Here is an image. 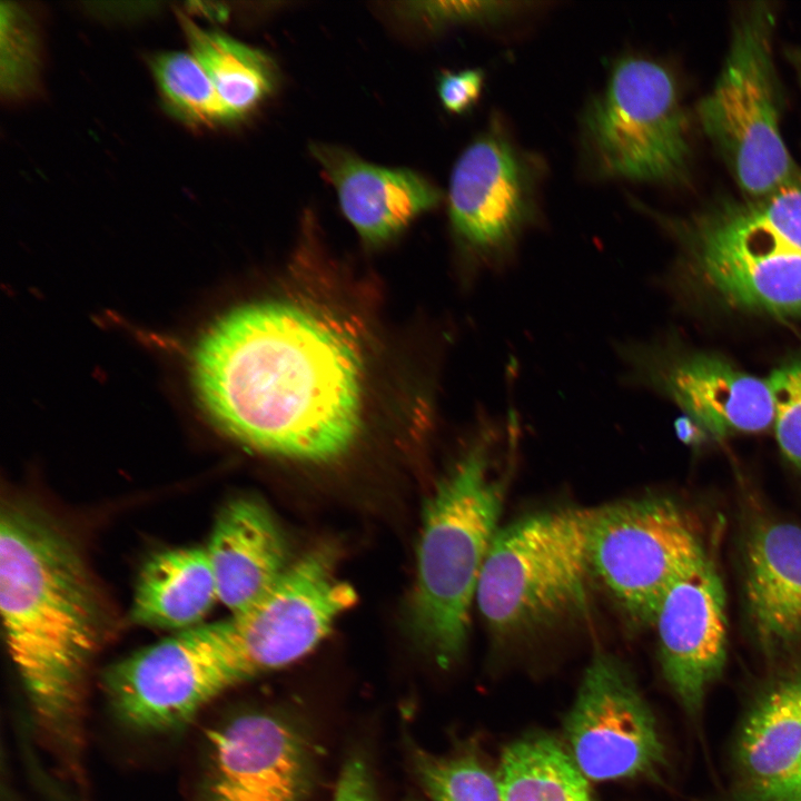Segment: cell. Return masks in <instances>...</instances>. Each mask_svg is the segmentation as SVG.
<instances>
[{
    "mask_svg": "<svg viewBox=\"0 0 801 801\" xmlns=\"http://www.w3.org/2000/svg\"><path fill=\"white\" fill-rule=\"evenodd\" d=\"M197 396L216 425L255 451L323 463L359 435L364 360L333 319L289 300L239 306L204 335Z\"/></svg>",
    "mask_w": 801,
    "mask_h": 801,
    "instance_id": "1",
    "label": "cell"
},
{
    "mask_svg": "<svg viewBox=\"0 0 801 801\" xmlns=\"http://www.w3.org/2000/svg\"><path fill=\"white\" fill-rule=\"evenodd\" d=\"M0 610L8 653L37 719L52 734H68L107 634V612L69 536L13 502L1 510Z\"/></svg>",
    "mask_w": 801,
    "mask_h": 801,
    "instance_id": "2",
    "label": "cell"
},
{
    "mask_svg": "<svg viewBox=\"0 0 801 801\" xmlns=\"http://www.w3.org/2000/svg\"><path fill=\"white\" fill-rule=\"evenodd\" d=\"M517 427L514 411L483 426L424 510L409 622L422 647L445 668L465 649L471 605L504 500L498 447Z\"/></svg>",
    "mask_w": 801,
    "mask_h": 801,
    "instance_id": "3",
    "label": "cell"
},
{
    "mask_svg": "<svg viewBox=\"0 0 801 801\" xmlns=\"http://www.w3.org/2000/svg\"><path fill=\"white\" fill-rule=\"evenodd\" d=\"M589 517L586 508L556 507L498 528L475 599L496 636H525L586 609Z\"/></svg>",
    "mask_w": 801,
    "mask_h": 801,
    "instance_id": "4",
    "label": "cell"
},
{
    "mask_svg": "<svg viewBox=\"0 0 801 801\" xmlns=\"http://www.w3.org/2000/svg\"><path fill=\"white\" fill-rule=\"evenodd\" d=\"M773 27V10L765 3L739 18L720 76L698 107L704 132L751 200L799 172L780 130Z\"/></svg>",
    "mask_w": 801,
    "mask_h": 801,
    "instance_id": "5",
    "label": "cell"
},
{
    "mask_svg": "<svg viewBox=\"0 0 801 801\" xmlns=\"http://www.w3.org/2000/svg\"><path fill=\"white\" fill-rule=\"evenodd\" d=\"M688 129L673 75L636 55L615 61L582 118L583 145L594 171L639 182L683 176L690 156Z\"/></svg>",
    "mask_w": 801,
    "mask_h": 801,
    "instance_id": "6",
    "label": "cell"
},
{
    "mask_svg": "<svg viewBox=\"0 0 801 801\" xmlns=\"http://www.w3.org/2000/svg\"><path fill=\"white\" fill-rule=\"evenodd\" d=\"M708 553L691 515L669 498L623 500L590 510L591 576L632 626L654 624L668 592Z\"/></svg>",
    "mask_w": 801,
    "mask_h": 801,
    "instance_id": "7",
    "label": "cell"
},
{
    "mask_svg": "<svg viewBox=\"0 0 801 801\" xmlns=\"http://www.w3.org/2000/svg\"><path fill=\"white\" fill-rule=\"evenodd\" d=\"M246 681L229 617L178 631L117 662L105 675L118 715L149 731L185 725L218 695Z\"/></svg>",
    "mask_w": 801,
    "mask_h": 801,
    "instance_id": "8",
    "label": "cell"
},
{
    "mask_svg": "<svg viewBox=\"0 0 801 801\" xmlns=\"http://www.w3.org/2000/svg\"><path fill=\"white\" fill-rule=\"evenodd\" d=\"M540 167L500 123L461 154L448 187L453 231L481 269L497 271L513 258L537 216Z\"/></svg>",
    "mask_w": 801,
    "mask_h": 801,
    "instance_id": "9",
    "label": "cell"
},
{
    "mask_svg": "<svg viewBox=\"0 0 801 801\" xmlns=\"http://www.w3.org/2000/svg\"><path fill=\"white\" fill-rule=\"evenodd\" d=\"M564 732L586 779L652 778L666 765L655 718L631 671L604 651L585 669Z\"/></svg>",
    "mask_w": 801,
    "mask_h": 801,
    "instance_id": "10",
    "label": "cell"
},
{
    "mask_svg": "<svg viewBox=\"0 0 801 801\" xmlns=\"http://www.w3.org/2000/svg\"><path fill=\"white\" fill-rule=\"evenodd\" d=\"M678 231L699 276L728 303L801 316V253L745 205H726Z\"/></svg>",
    "mask_w": 801,
    "mask_h": 801,
    "instance_id": "11",
    "label": "cell"
},
{
    "mask_svg": "<svg viewBox=\"0 0 801 801\" xmlns=\"http://www.w3.org/2000/svg\"><path fill=\"white\" fill-rule=\"evenodd\" d=\"M630 387H647L674 400L700 428L719 436L759 432L774 424L768 384L720 357L669 352L657 345L624 340L616 346Z\"/></svg>",
    "mask_w": 801,
    "mask_h": 801,
    "instance_id": "12",
    "label": "cell"
},
{
    "mask_svg": "<svg viewBox=\"0 0 801 801\" xmlns=\"http://www.w3.org/2000/svg\"><path fill=\"white\" fill-rule=\"evenodd\" d=\"M202 801H306L315 779L310 741L270 712L235 716L211 731Z\"/></svg>",
    "mask_w": 801,
    "mask_h": 801,
    "instance_id": "13",
    "label": "cell"
},
{
    "mask_svg": "<svg viewBox=\"0 0 801 801\" xmlns=\"http://www.w3.org/2000/svg\"><path fill=\"white\" fill-rule=\"evenodd\" d=\"M654 625L663 678L686 715L696 720L726 662L725 593L710 552L671 587Z\"/></svg>",
    "mask_w": 801,
    "mask_h": 801,
    "instance_id": "14",
    "label": "cell"
},
{
    "mask_svg": "<svg viewBox=\"0 0 801 801\" xmlns=\"http://www.w3.org/2000/svg\"><path fill=\"white\" fill-rule=\"evenodd\" d=\"M801 772V668L749 704L730 753L726 789L710 801H790Z\"/></svg>",
    "mask_w": 801,
    "mask_h": 801,
    "instance_id": "15",
    "label": "cell"
},
{
    "mask_svg": "<svg viewBox=\"0 0 801 801\" xmlns=\"http://www.w3.org/2000/svg\"><path fill=\"white\" fill-rule=\"evenodd\" d=\"M744 597L753 639L772 663L801 654V526L755 525L744 544Z\"/></svg>",
    "mask_w": 801,
    "mask_h": 801,
    "instance_id": "16",
    "label": "cell"
},
{
    "mask_svg": "<svg viewBox=\"0 0 801 801\" xmlns=\"http://www.w3.org/2000/svg\"><path fill=\"white\" fill-rule=\"evenodd\" d=\"M205 547L218 600L231 614L266 596L293 564L276 517L261 501L249 496L222 506Z\"/></svg>",
    "mask_w": 801,
    "mask_h": 801,
    "instance_id": "17",
    "label": "cell"
},
{
    "mask_svg": "<svg viewBox=\"0 0 801 801\" xmlns=\"http://www.w3.org/2000/svg\"><path fill=\"white\" fill-rule=\"evenodd\" d=\"M312 151L335 186L340 207L368 243L385 241L441 201V192L422 176L363 161L333 146Z\"/></svg>",
    "mask_w": 801,
    "mask_h": 801,
    "instance_id": "18",
    "label": "cell"
},
{
    "mask_svg": "<svg viewBox=\"0 0 801 801\" xmlns=\"http://www.w3.org/2000/svg\"><path fill=\"white\" fill-rule=\"evenodd\" d=\"M217 601L206 547L168 548L152 554L144 564L130 617L142 626L178 632L202 624Z\"/></svg>",
    "mask_w": 801,
    "mask_h": 801,
    "instance_id": "19",
    "label": "cell"
},
{
    "mask_svg": "<svg viewBox=\"0 0 801 801\" xmlns=\"http://www.w3.org/2000/svg\"><path fill=\"white\" fill-rule=\"evenodd\" d=\"M192 56L209 77L228 123L248 116L277 80L273 60L226 34L204 30L179 14Z\"/></svg>",
    "mask_w": 801,
    "mask_h": 801,
    "instance_id": "20",
    "label": "cell"
},
{
    "mask_svg": "<svg viewBox=\"0 0 801 801\" xmlns=\"http://www.w3.org/2000/svg\"><path fill=\"white\" fill-rule=\"evenodd\" d=\"M496 775L502 801H593L571 754L545 734L511 743Z\"/></svg>",
    "mask_w": 801,
    "mask_h": 801,
    "instance_id": "21",
    "label": "cell"
},
{
    "mask_svg": "<svg viewBox=\"0 0 801 801\" xmlns=\"http://www.w3.org/2000/svg\"><path fill=\"white\" fill-rule=\"evenodd\" d=\"M169 112L194 127L228 123L216 90L197 59L185 52H162L150 61Z\"/></svg>",
    "mask_w": 801,
    "mask_h": 801,
    "instance_id": "22",
    "label": "cell"
},
{
    "mask_svg": "<svg viewBox=\"0 0 801 801\" xmlns=\"http://www.w3.org/2000/svg\"><path fill=\"white\" fill-rule=\"evenodd\" d=\"M414 765L433 801H502L497 775L472 750L448 755L418 750Z\"/></svg>",
    "mask_w": 801,
    "mask_h": 801,
    "instance_id": "23",
    "label": "cell"
},
{
    "mask_svg": "<svg viewBox=\"0 0 801 801\" xmlns=\"http://www.w3.org/2000/svg\"><path fill=\"white\" fill-rule=\"evenodd\" d=\"M1 93L7 99L27 96L36 88L39 50L30 18L18 4L1 2Z\"/></svg>",
    "mask_w": 801,
    "mask_h": 801,
    "instance_id": "24",
    "label": "cell"
},
{
    "mask_svg": "<svg viewBox=\"0 0 801 801\" xmlns=\"http://www.w3.org/2000/svg\"><path fill=\"white\" fill-rule=\"evenodd\" d=\"M768 384L774 400L779 447L784 457L801 469V359L774 369Z\"/></svg>",
    "mask_w": 801,
    "mask_h": 801,
    "instance_id": "25",
    "label": "cell"
},
{
    "mask_svg": "<svg viewBox=\"0 0 801 801\" xmlns=\"http://www.w3.org/2000/svg\"><path fill=\"white\" fill-rule=\"evenodd\" d=\"M778 238L801 253V172L768 195L745 204Z\"/></svg>",
    "mask_w": 801,
    "mask_h": 801,
    "instance_id": "26",
    "label": "cell"
},
{
    "mask_svg": "<svg viewBox=\"0 0 801 801\" xmlns=\"http://www.w3.org/2000/svg\"><path fill=\"white\" fill-rule=\"evenodd\" d=\"M526 2L515 1H459L416 3L412 11L433 23L472 22L481 24L502 23L524 11Z\"/></svg>",
    "mask_w": 801,
    "mask_h": 801,
    "instance_id": "27",
    "label": "cell"
},
{
    "mask_svg": "<svg viewBox=\"0 0 801 801\" xmlns=\"http://www.w3.org/2000/svg\"><path fill=\"white\" fill-rule=\"evenodd\" d=\"M484 79V71L481 69L444 72L437 85L443 106L453 113L465 112L479 98Z\"/></svg>",
    "mask_w": 801,
    "mask_h": 801,
    "instance_id": "28",
    "label": "cell"
},
{
    "mask_svg": "<svg viewBox=\"0 0 801 801\" xmlns=\"http://www.w3.org/2000/svg\"><path fill=\"white\" fill-rule=\"evenodd\" d=\"M330 801H376L369 772L362 760L347 761Z\"/></svg>",
    "mask_w": 801,
    "mask_h": 801,
    "instance_id": "29",
    "label": "cell"
},
{
    "mask_svg": "<svg viewBox=\"0 0 801 801\" xmlns=\"http://www.w3.org/2000/svg\"><path fill=\"white\" fill-rule=\"evenodd\" d=\"M792 60L801 82V49L792 53Z\"/></svg>",
    "mask_w": 801,
    "mask_h": 801,
    "instance_id": "30",
    "label": "cell"
},
{
    "mask_svg": "<svg viewBox=\"0 0 801 801\" xmlns=\"http://www.w3.org/2000/svg\"><path fill=\"white\" fill-rule=\"evenodd\" d=\"M790 801H801V772L798 778V782H797L793 795Z\"/></svg>",
    "mask_w": 801,
    "mask_h": 801,
    "instance_id": "31",
    "label": "cell"
}]
</instances>
